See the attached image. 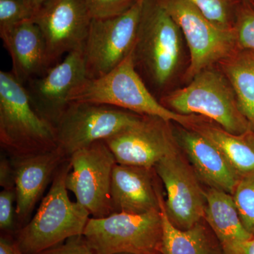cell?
<instances>
[{
    "mask_svg": "<svg viewBox=\"0 0 254 254\" xmlns=\"http://www.w3.org/2000/svg\"><path fill=\"white\" fill-rule=\"evenodd\" d=\"M204 220L223 250L253 237L241 221L233 197L224 190H205Z\"/></svg>",
    "mask_w": 254,
    "mask_h": 254,
    "instance_id": "d6986e66",
    "label": "cell"
},
{
    "mask_svg": "<svg viewBox=\"0 0 254 254\" xmlns=\"http://www.w3.org/2000/svg\"><path fill=\"white\" fill-rule=\"evenodd\" d=\"M71 170V162L66 159L57 170L34 216L15 235L23 254H38L83 235L91 215L68 196L66 179Z\"/></svg>",
    "mask_w": 254,
    "mask_h": 254,
    "instance_id": "6da1fadb",
    "label": "cell"
},
{
    "mask_svg": "<svg viewBox=\"0 0 254 254\" xmlns=\"http://www.w3.org/2000/svg\"><path fill=\"white\" fill-rule=\"evenodd\" d=\"M9 158L14 172L15 208L19 230L31 220L37 202L53 181L60 165L67 158L58 147L48 151Z\"/></svg>",
    "mask_w": 254,
    "mask_h": 254,
    "instance_id": "9a60e30c",
    "label": "cell"
},
{
    "mask_svg": "<svg viewBox=\"0 0 254 254\" xmlns=\"http://www.w3.org/2000/svg\"><path fill=\"white\" fill-rule=\"evenodd\" d=\"M153 254H162L160 253V252H155V253H153Z\"/></svg>",
    "mask_w": 254,
    "mask_h": 254,
    "instance_id": "836d02e7",
    "label": "cell"
},
{
    "mask_svg": "<svg viewBox=\"0 0 254 254\" xmlns=\"http://www.w3.org/2000/svg\"><path fill=\"white\" fill-rule=\"evenodd\" d=\"M38 254H95L83 235L71 237L61 245Z\"/></svg>",
    "mask_w": 254,
    "mask_h": 254,
    "instance_id": "f1b7e54d",
    "label": "cell"
},
{
    "mask_svg": "<svg viewBox=\"0 0 254 254\" xmlns=\"http://www.w3.org/2000/svg\"><path fill=\"white\" fill-rule=\"evenodd\" d=\"M69 102L110 105L138 115L175 122L186 128H191L199 121L194 115L175 113L155 98L137 71L133 49L109 73L94 79L86 78L81 82L71 91Z\"/></svg>",
    "mask_w": 254,
    "mask_h": 254,
    "instance_id": "7a4b0ae2",
    "label": "cell"
},
{
    "mask_svg": "<svg viewBox=\"0 0 254 254\" xmlns=\"http://www.w3.org/2000/svg\"><path fill=\"white\" fill-rule=\"evenodd\" d=\"M92 19L83 0H46L36 10L32 20L44 38L50 68L84 45Z\"/></svg>",
    "mask_w": 254,
    "mask_h": 254,
    "instance_id": "7c38bea8",
    "label": "cell"
},
{
    "mask_svg": "<svg viewBox=\"0 0 254 254\" xmlns=\"http://www.w3.org/2000/svg\"><path fill=\"white\" fill-rule=\"evenodd\" d=\"M71 171L66 179L68 190L93 218H105L114 213L110 188L117 161L105 141H98L70 156Z\"/></svg>",
    "mask_w": 254,
    "mask_h": 254,
    "instance_id": "30bf717a",
    "label": "cell"
},
{
    "mask_svg": "<svg viewBox=\"0 0 254 254\" xmlns=\"http://www.w3.org/2000/svg\"><path fill=\"white\" fill-rule=\"evenodd\" d=\"M232 195L241 221L254 237V177L240 179Z\"/></svg>",
    "mask_w": 254,
    "mask_h": 254,
    "instance_id": "603a6c76",
    "label": "cell"
},
{
    "mask_svg": "<svg viewBox=\"0 0 254 254\" xmlns=\"http://www.w3.org/2000/svg\"><path fill=\"white\" fill-rule=\"evenodd\" d=\"M153 169L166 190L165 210L174 226L187 230L201 221L205 190L180 148L162 159Z\"/></svg>",
    "mask_w": 254,
    "mask_h": 254,
    "instance_id": "8fae6325",
    "label": "cell"
},
{
    "mask_svg": "<svg viewBox=\"0 0 254 254\" xmlns=\"http://www.w3.org/2000/svg\"><path fill=\"white\" fill-rule=\"evenodd\" d=\"M31 3L32 6H33V9H35V11H36L40 6H41V4L43 3H44L46 0H28Z\"/></svg>",
    "mask_w": 254,
    "mask_h": 254,
    "instance_id": "d6a6232c",
    "label": "cell"
},
{
    "mask_svg": "<svg viewBox=\"0 0 254 254\" xmlns=\"http://www.w3.org/2000/svg\"><path fill=\"white\" fill-rule=\"evenodd\" d=\"M0 143L10 157L57 148L55 128L34 109L26 88L0 71Z\"/></svg>",
    "mask_w": 254,
    "mask_h": 254,
    "instance_id": "3957f363",
    "label": "cell"
},
{
    "mask_svg": "<svg viewBox=\"0 0 254 254\" xmlns=\"http://www.w3.org/2000/svg\"><path fill=\"white\" fill-rule=\"evenodd\" d=\"M253 129L254 130V126L253 127Z\"/></svg>",
    "mask_w": 254,
    "mask_h": 254,
    "instance_id": "d590c367",
    "label": "cell"
},
{
    "mask_svg": "<svg viewBox=\"0 0 254 254\" xmlns=\"http://www.w3.org/2000/svg\"><path fill=\"white\" fill-rule=\"evenodd\" d=\"M163 235L162 254H225L220 242L204 218L190 229L181 230L174 226L167 216L165 200L159 193Z\"/></svg>",
    "mask_w": 254,
    "mask_h": 254,
    "instance_id": "ffe728a7",
    "label": "cell"
},
{
    "mask_svg": "<svg viewBox=\"0 0 254 254\" xmlns=\"http://www.w3.org/2000/svg\"><path fill=\"white\" fill-rule=\"evenodd\" d=\"M179 148L201 183L232 195L240 179L213 143L193 128L179 127L173 131Z\"/></svg>",
    "mask_w": 254,
    "mask_h": 254,
    "instance_id": "2e32d148",
    "label": "cell"
},
{
    "mask_svg": "<svg viewBox=\"0 0 254 254\" xmlns=\"http://www.w3.org/2000/svg\"><path fill=\"white\" fill-rule=\"evenodd\" d=\"M143 115L106 105L71 102L55 127L57 147L65 158L134 125Z\"/></svg>",
    "mask_w": 254,
    "mask_h": 254,
    "instance_id": "52a82bcc",
    "label": "cell"
},
{
    "mask_svg": "<svg viewBox=\"0 0 254 254\" xmlns=\"http://www.w3.org/2000/svg\"><path fill=\"white\" fill-rule=\"evenodd\" d=\"M15 189H3L0 193V230L1 235L14 237L18 231L16 218Z\"/></svg>",
    "mask_w": 254,
    "mask_h": 254,
    "instance_id": "4316f807",
    "label": "cell"
},
{
    "mask_svg": "<svg viewBox=\"0 0 254 254\" xmlns=\"http://www.w3.org/2000/svg\"><path fill=\"white\" fill-rule=\"evenodd\" d=\"M144 0L123 14L92 19L83 46L87 78L104 76L120 64L135 46Z\"/></svg>",
    "mask_w": 254,
    "mask_h": 254,
    "instance_id": "9c48e42d",
    "label": "cell"
},
{
    "mask_svg": "<svg viewBox=\"0 0 254 254\" xmlns=\"http://www.w3.org/2000/svg\"><path fill=\"white\" fill-rule=\"evenodd\" d=\"M181 30L158 0H144L133 48L135 66H141L158 88L173 78L181 58Z\"/></svg>",
    "mask_w": 254,
    "mask_h": 254,
    "instance_id": "5b68a950",
    "label": "cell"
},
{
    "mask_svg": "<svg viewBox=\"0 0 254 254\" xmlns=\"http://www.w3.org/2000/svg\"><path fill=\"white\" fill-rule=\"evenodd\" d=\"M160 103L183 115H200L225 131L241 134L253 128L241 113L236 95L225 73L210 67L192 78L188 86L172 92Z\"/></svg>",
    "mask_w": 254,
    "mask_h": 254,
    "instance_id": "277c9868",
    "label": "cell"
},
{
    "mask_svg": "<svg viewBox=\"0 0 254 254\" xmlns=\"http://www.w3.org/2000/svg\"><path fill=\"white\" fill-rule=\"evenodd\" d=\"M154 169L116 163L112 174L114 213L143 214L160 210V189L155 185Z\"/></svg>",
    "mask_w": 254,
    "mask_h": 254,
    "instance_id": "ac0fdd59",
    "label": "cell"
},
{
    "mask_svg": "<svg viewBox=\"0 0 254 254\" xmlns=\"http://www.w3.org/2000/svg\"><path fill=\"white\" fill-rule=\"evenodd\" d=\"M209 21L223 29H233L232 0H189Z\"/></svg>",
    "mask_w": 254,
    "mask_h": 254,
    "instance_id": "cb8c5ba5",
    "label": "cell"
},
{
    "mask_svg": "<svg viewBox=\"0 0 254 254\" xmlns=\"http://www.w3.org/2000/svg\"><path fill=\"white\" fill-rule=\"evenodd\" d=\"M0 254H23L15 241L14 237L1 235Z\"/></svg>",
    "mask_w": 254,
    "mask_h": 254,
    "instance_id": "4dcf8cb0",
    "label": "cell"
},
{
    "mask_svg": "<svg viewBox=\"0 0 254 254\" xmlns=\"http://www.w3.org/2000/svg\"><path fill=\"white\" fill-rule=\"evenodd\" d=\"M235 35L240 50L254 53V3L245 1L237 10Z\"/></svg>",
    "mask_w": 254,
    "mask_h": 254,
    "instance_id": "d4e9b609",
    "label": "cell"
},
{
    "mask_svg": "<svg viewBox=\"0 0 254 254\" xmlns=\"http://www.w3.org/2000/svg\"><path fill=\"white\" fill-rule=\"evenodd\" d=\"M223 251L225 254H254V237Z\"/></svg>",
    "mask_w": 254,
    "mask_h": 254,
    "instance_id": "1f68e13d",
    "label": "cell"
},
{
    "mask_svg": "<svg viewBox=\"0 0 254 254\" xmlns=\"http://www.w3.org/2000/svg\"><path fill=\"white\" fill-rule=\"evenodd\" d=\"M163 235L160 208L143 214L114 213L91 218L83 233L95 254H153L160 252Z\"/></svg>",
    "mask_w": 254,
    "mask_h": 254,
    "instance_id": "8992f818",
    "label": "cell"
},
{
    "mask_svg": "<svg viewBox=\"0 0 254 254\" xmlns=\"http://www.w3.org/2000/svg\"><path fill=\"white\" fill-rule=\"evenodd\" d=\"M93 19H103L123 14L137 0H83Z\"/></svg>",
    "mask_w": 254,
    "mask_h": 254,
    "instance_id": "83f0119b",
    "label": "cell"
},
{
    "mask_svg": "<svg viewBox=\"0 0 254 254\" xmlns=\"http://www.w3.org/2000/svg\"><path fill=\"white\" fill-rule=\"evenodd\" d=\"M35 12L28 0H0V29L32 19Z\"/></svg>",
    "mask_w": 254,
    "mask_h": 254,
    "instance_id": "484cf974",
    "label": "cell"
},
{
    "mask_svg": "<svg viewBox=\"0 0 254 254\" xmlns=\"http://www.w3.org/2000/svg\"><path fill=\"white\" fill-rule=\"evenodd\" d=\"M218 147L239 178L254 177V130L233 134L200 121L192 127Z\"/></svg>",
    "mask_w": 254,
    "mask_h": 254,
    "instance_id": "44dd1931",
    "label": "cell"
},
{
    "mask_svg": "<svg viewBox=\"0 0 254 254\" xmlns=\"http://www.w3.org/2000/svg\"><path fill=\"white\" fill-rule=\"evenodd\" d=\"M170 123L143 115L139 121L105 142L117 163L153 169L162 159L179 149Z\"/></svg>",
    "mask_w": 254,
    "mask_h": 254,
    "instance_id": "4fadbf2b",
    "label": "cell"
},
{
    "mask_svg": "<svg viewBox=\"0 0 254 254\" xmlns=\"http://www.w3.org/2000/svg\"><path fill=\"white\" fill-rule=\"evenodd\" d=\"M0 37L11 57V72L23 86L50 69L46 42L33 20L0 29Z\"/></svg>",
    "mask_w": 254,
    "mask_h": 254,
    "instance_id": "e0dca14e",
    "label": "cell"
},
{
    "mask_svg": "<svg viewBox=\"0 0 254 254\" xmlns=\"http://www.w3.org/2000/svg\"><path fill=\"white\" fill-rule=\"evenodd\" d=\"M223 71L236 95L241 113L254 126V53L237 51L224 60Z\"/></svg>",
    "mask_w": 254,
    "mask_h": 254,
    "instance_id": "7402d4cb",
    "label": "cell"
},
{
    "mask_svg": "<svg viewBox=\"0 0 254 254\" xmlns=\"http://www.w3.org/2000/svg\"><path fill=\"white\" fill-rule=\"evenodd\" d=\"M83 46L24 85L34 109L54 128L69 105L71 91L87 78Z\"/></svg>",
    "mask_w": 254,
    "mask_h": 254,
    "instance_id": "5bb4252c",
    "label": "cell"
},
{
    "mask_svg": "<svg viewBox=\"0 0 254 254\" xmlns=\"http://www.w3.org/2000/svg\"></svg>",
    "mask_w": 254,
    "mask_h": 254,
    "instance_id": "e575fe53",
    "label": "cell"
},
{
    "mask_svg": "<svg viewBox=\"0 0 254 254\" xmlns=\"http://www.w3.org/2000/svg\"><path fill=\"white\" fill-rule=\"evenodd\" d=\"M185 35L190 52L187 79L213 64L230 58L237 51L235 28L223 29L214 24L189 0H158Z\"/></svg>",
    "mask_w": 254,
    "mask_h": 254,
    "instance_id": "ba28073f",
    "label": "cell"
},
{
    "mask_svg": "<svg viewBox=\"0 0 254 254\" xmlns=\"http://www.w3.org/2000/svg\"><path fill=\"white\" fill-rule=\"evenodd\" d=\"M0 186L3 189H15L14 172L11 159L1 155Z\"/></svg>",
    "mask_w": 254,
    "mask_h": 254,
    "instance_id": "f546056e",
    "label": "cell"
}]
</instances>
